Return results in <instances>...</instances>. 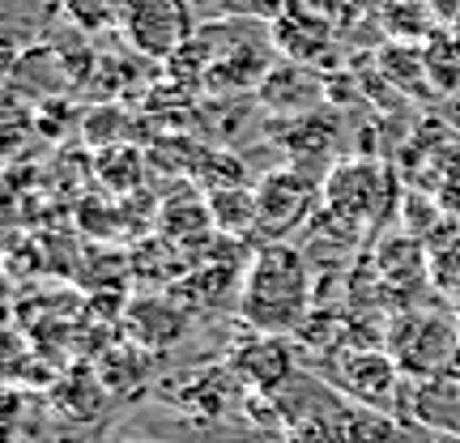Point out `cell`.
Instances as JSON below:
<instances>
[{"instance_id": "3957f363", "label": "cell", "mask_w": 460, "mask_h": 443, "mask_svg": "<svg viewBox=\"0 0 460 443\" xmlns=\"http://www.w3.org/2000/svg\"><path fill=\"white\" fill-rule=\"evenodd\" d=\"M320 197H324L329 214H337L349 226L367 230L393 209V175L379 163H367V158L362 163H345L324 180Z\"/></svg>"}, {"instance_id": "ba28073f", "label": "cell", "mask_w": 460, "mask_h": 443, "mask_svg": "<svg viewBox=\"0 0 460 443\" xmlns=\"http://www.w3.org/2000/svg\"><path fill=\"white\" fill-rule=\"evenodd\" d=\"M209 222L222 235L239 239V235H256V192H247L243 183H222L209 192Z\"/></svg>"}, {"instance_id": "7c38bea8", "label": "cell", "mask_w": 460, "mask_h": 443, "mask_svg": "<svg viewBox=\"0 0 460 443\" xmlns=\"http://www.w3.org/2000/svg\"><path fill=\"white\" fill-rule=\"evenodd\" d=\"M261 443H281V439H261Z\"/></svg>"}, {"instance_id": "30bf717a", "label": "cell", "mask_w": 460, "mask_h": 443, "mask_svg": "<svg viewBox=\"0 0 460 443\" xmlns=\"http://www.w3.org/2000/svg\"><path fill=\"white\" fill-rule=\"evenodd\" d=\"M128 0H65V22L82 34H102L124 26Z\"/></svg>"}, {"instance_id": "8992f818", "label": "cell", "mask_w": 460, "mask_h": 443, "mask_svg": "<svg viewBox=\"0 0 460 443\" xmlns=\"http://www.w3.org/2000/svg\"><path fill=\"white\" fill-rule=\"evenodd\" d=\"M460 341V324H447V320H410V345H396L393 359L401 362V371H413V376H435L444 371L452 350Z\"/></svg>"}, {"instance_id": "5b68a950", "label": "cell", "mask_w": 460, "mask_h": 443, "mask_svg": "<svg viewBox=\"0 0 460 443\" xmlns=\"http://www.w3.org/2000/svg\"><path fill=\"white\" fill-rule=\"evenodd\" d=\"M396 379H401V362L393 354H379V350H349L332 362V384L371 410L393 405Z\"/></svg>"}, {"instance_id": "9c48e42d", "label": "cell", "mask_w": 460, "mask_h": 443, "mask_svg": "<svg viewBox=\"0 0 460 443\" xmlns=\"http://www.w3.org/2000/svg\"><path fill=\"white\" fill-rule=\"evenodd\" d=\"M427 264H430V281L447 298L460 303V222H444L427 239Z\"/></svg>"}, {"instance_id": "277c9868", "label": "cell", "mask_w": 460, "mask_h": 443, "mask_svg": "<svg viewBox=\"0 0 460 443\" xmlns=\"http://www.w3.org/2000/svg\"><path fill=\"white\" fill-rule=\"evenodd\" d=\"M312 200L315 183L298 166L264 175L261 188H256V235H261V244H278L295 226H303L312 214Z\"/></svg>"}, {"instance_id": "52a82bcc", "label": "cell", "mask_w": 460, "mask_h": 443, "mask_svg": "<svg viewBox=\"0 0 460 443\" xmlns=\"http://www.w3.org/2000/svg\"><path fill=\"white\" fill-rule=\"evenodd\" d=\"M234 371L247 388L256 393H278L286 379L295 376V362H290V350L281 337H269V332H256V341L234 354Z\"/></svg>"}, {"instance_id": "4fadbf2b", "label": "cell", "mask_w": 460, "mask_h": 443, "mask_svg": "<svg viewBox=\"0 0 460 443\" xmlns=\"http://www.w3.org/2000/svg\"><path fill=\"white\" fill-rule=\"evenodd\" d=\"M456 324H460V320H456Z\"/></svg>"}, {"instance_id": "7a4b0ae2", "label": "cell", "mask_w": 460, "mask_h": 443, "mask_svg": "<svg viewBox=\"0 0 460 443\" xmlns=\"http://www.w3.org/2000/svg\"><path fill=\"white\" fill-rule=\"evenodd\" d=\"M119 34L132 51L149 60H171L183 43L197 39L192 0H128Z\"/></svg>"}, {"instance_id": "6da1fadb", "label": "cell", "mask_w": 460, "mask_h": 443, "mask_svg": "<svg viewBox=\"0 0 460 443\" xmlns=\"http://www.w3.org/2000/svg\"><path fill=\"white\" fill-rule=\"evenodd\" d=\"M312 312V269L295 244H261L247 261L243 290H239V315L252 332L286 337L303 329Z\"/></svg>"}, {"instance_id": "8fae6325", "label": "cell", "mask_w": 460, "mask_h": 443, "mask_svg": "<svg viewBox=\"0 0 460 443\" xmlns=\"http://www.w3.org/2000/svg\"><path fill=\"white\" fill-rule=\"evenodd\" d=\"M124 443H146V439H124Z\"/></svg>"}]
</instances>
